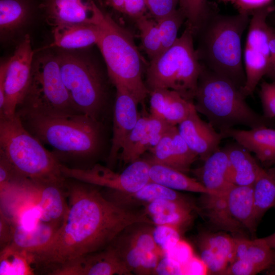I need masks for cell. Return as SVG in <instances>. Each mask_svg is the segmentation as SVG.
I'll return each mask as SVG.
<instances>
[{
    "mask_svg": "<svg viewBox=\"0 0 275 275\" xmlns=\"http://www.w3.org/2000/svg\"><path fill=\"white\" fill-rule=\"evenodd\" d=\"M100 4L102 5V0H98Z\"/></svg>",
    "mask_w": 275,
    "mask_h": 275,
    "instance_id": "9f6ffc18",
    "label": "cell"
},
{
    "mask_svg": "<svg viewBox=\"0 0 275 275\" xmlns=\"http://www.w3.org/2000/svg\"><path fill=\"white\" fill-rule=\"evenodd\" d=\"M226 201L229 215L238 227L255 233L257 224L254 218L253 185L233 184L226 193Z\"/></svg>",
    "mask_w": 275,
    "mask_h": 275,
    "instance_id": "7402d4cb",
    "label": "cell"
},
{
    "mask_svg": "<svg viewBox=\"0 0 275 275\" xmlns=\"http://www.w3.org/2000/svg\"><path fill=\"white\" fill-rule=\"evenodd\" d=\"M148 116L140 115L136 124L122 145L118 158L125 164L130 163L141 158L140 148L146 129Z\"/></svg>",
    "mask_w": 275,
    "mask_h": 275,
    "instance_id": "d6a6232c",
    "label": "cell"
},
{
    "mask_svg": "<svg viewBox=\"0 0 275 275\" xmlns=\"http://www.w3.org/2000/svg\"><path fill=\"white\" fill-rule=\"evenodd\" d=\"M19 106L55 115L80 113L64 84L56 53L46 51L34 58L31 83Z\"/></svg>",
    "mask_w": 275,
    "mask_h": 275,
    "instance_id": "9c48e42d",
    "label": "cell"
},
{
    "mask_svg": "<svg viewBox=\"0 0 275 275\" xmlns=\"http://www.w3.org/2000/svg\"><path fill=\"white\" fill-rule=\"evenodd\" d=\"M147 9L156 21L176 11L180 0H145Z\"/></svg>",
    "mask_w": 275,
    "mask_h": 275,
    "instance_id": "ab89813d",
    "label": "cell"
},
{
    "mask_svg": "<svg viewBox=\"0 0 275 275\" xmlns=\"http://www.w3.org/2000/svg\"><path fill=\"white\" fill-rule=\"evenodd\" d=\"M259 97L263 108V115L272 120L275 118V81H262L260 85Z\"/></svg>",
    "mask_w": 275,
    "mask_h": 275,
    "instance_id": "f35d334b",
    "label": "cell"
},
{
    "mask_svg": "<svg viewBox=\"0 0 275 275\" xmlns=\"http://www.w3.org/2000/svg\"><path fill=\"white\" fill-rule=\"evenodd\" d=\"M64 84L80 113L101 122L106 103V88L99 68L87 56L58 48L56 53Z\"/></svg>",
    "mask_w": 275,
    "mask_h": 275,
    "instance_id": "ba28073f",
    "label": "cell"
},
{
    "mask_svg": "<svg viewBox=\"0 0 275 275\" xmlns=\"http://www.w3.org/2000/svg\"><path fill=\"white\" fill-rule=\"evenodd\" d=\"M0 156L21 177L36 182H66L62 163L24 127L16 114L0 117Z\"/></svg>",
    "mask_w": 275,
    "mask_h": 275,
    "instance_id": "8992f818",
    "label": "cell"
},
{
    "mask_svg": "<svg viewBox=\"0 0 275 275\" xmlns=\"http://www.w3.org/2000/svg\"><path fill=\"white\" fill-rule=\"evenodd\" d=\"M34 54L30 37L25 35L9 59L5 81V105L0 117L15 115L17 107L22 103L31 81Z\"/></svg>",
    "mask_w": 275,
    "mask_h": 275,
    "instance_id": "8fae6325",
    "label": "cell"
},
{
    "mask_svg": "<svg viewBox=\"0 0 275 275\" xmlns=\"http://www.w3.org/2000/svg\"><path fill=\"white\" fill-rule=\"evenodd\" d=\"M51 275H128V269L111 244L102 250L69 260L49 272Z\"/></svg>",
    "mask_w": 275,
    "mask_h": 275,
    "instance_id": "7c38bea8",
    "label": "cell"
},
{
    "mask_svg": "<svg viewBox=\"0 0 275 275\" xmlns=\"http://www.w3.org/2000/svg\"><path fill=\"white\" fill-rule=\"evenodd\" d=\"M150 164V181L175 190L210 194L198 179L191 178L180 171L160 164Z\"/></svg>",
    "mask_w": 275,
    "mask_h": 275,
    "instance_id": "484cf974",
    "label": "cell"
},
{
    "mask_svg": "<svg viewBox=\"0 0 275 275\" xmlns=\"http://www.w3.org/2000/svg\"><path fill=\"white\" fill-rule=\"evenodd\" d=\"M35 8L33 0H0L1 39L13 35L30 20Z\"/></svg>",
    "mask_w": 275,
    "mask_h": 275,
    "instance_id": "d4e9b609",
    "label": "cell"
},
{
    "mask_svg": "<svg viewBox=\"0 0 275 275\" xmlns=\"http://www.w3.org/2000/svg\"><path fill=\"white\" fill-rule=\"evenodd\" d=\"M228 169L227 153L224 148H220L204 160L194 173L210 194L223 195L233 185L228 179Z\"/></svg>",
    "mask_w": 275,
    "mask_h": 275,
    "instance_id": "d6986e66",
    "label": "cell"
},
{
    "mask_svg": "<svg viewBox=\"0 0 275 275\" xmlns=\"http://www.w3.org/2000/svg\"><path fill=\"white\" fill-rule=\"evenodd\" d=\"M270 16L271 20L272 21V22L274 24H275V12H272L270 14Z\"/></svg>",
    "mask_w": 275,
    "mask_h": 275,
    "instance_id": "f5cc1de1",
    "label": "cell"
},
{
    "mask_svg": "<svg viewBox=\"0 0 275 275\" xmlns=\"http://www.w3.org/2000/svg\"><path fill=\"white\" fill-rule=\"evenodd\" d=\"M8 64L9 59L1 62L0 65V113L3 112L5 105V81Z\"/></svg>",
    "mask_w": 275,
    "mask_h": 275,
    "instance_id": "681fc988",
    "label": "cell"
},
{
    "mask_svg": "<svg viewBox=\"0 0 275 275\" xmlns=\"http://www.w3.org/2000/svg\"><path fill=\"white\" fill-rule=\"evenodd\" d=\"M270 274H275V266L269 272Z\"/></svg>",
    "mask_w": 275,
    "mask_h": 275,
    "instance_id": "11a10c76",
    "label": "cell"
},
{
    "mask_svg": "<svg viewBox=\"0 0 275 275\" xmlns=\"http://www.w3.org/2000/svg\"><path fill=\"white\" fill-rule=\"evenodd\" d=\"M171 155V167L184 173L198 158L180 134L177 126L173 128Z\"/></svg>",
    "mask_w": 275,
    "mask_h": 275,
    "instance_id": "1f68e13d",
    "label": "cell"
},
{
    "mask_svg": "<svg viewBox=\"0 0 275 275\" xmlns=\"http://www.w3.org/2000/svg\"><path fill=\"white\" fill-rule=\"evenodd\" d=\"M93 0H42L39 8L52 28L73 23H93Z\"/></svg>",
    "mask_w": 275,
    "mask_h": 275,
    "instance_id": "2e32d148",
    "label": "cell"
},
{
    "mask_svg": "<svg viewBox=\"0 0 275 275\" xmlns=\"http://www.w3.org/2000/svg\"><path fill=\"white\" fill-rule=\"evenodd\" d=\"M270 0H234L233 4L239 13L251 15L255 10L269 4Z\"/></svg>",
    "mask_w": 275,
    "mask_h": 275,
    "instance_id": "bcb514c9",
    "label": "cell"
},
{
    "mask_svg": "<svg viewBox=\"0 0 275 275\" xmlns=\"http://www.w3.org/2000/svg\"><path fill=\"white\" fill-rule=\"evenodd\" d=\"M38 265L31 253L8 245L1 250L0 275L34 274L32 264Z\"/></svg>",
    "mask_w": 275,
    "mask_h": 275,
    "instance_id": "f546056e",
    "label": "cell"
},
{
    "mask_svg": "<svg viewBox=\"0 0 275 275\" xmlns=\"http://www.w3.org/2000/svg\"><path fill=\"white\" fill-rule=\"evenodd\" d=\"M179 10L186 20L194 35L209 13L211 7L208 0H180Z\"/></svg>",
    "mask_w": 275,
    "mask_h": 275,
    "instance_id": "d590c367",
    "label": "cell"
},
{
    "mask_svg": "<svg viewBox=\"0 0 275 275\" xmlns=\"http://www.w3.org/2000/svg\"><path fill=\"white\" fill-rule=\"evenodd\" d=\"M94 23L99 30L96 44L105 62L108 76L115 87L127 90L144 104L149 90L143 80V60L131 34L96 6Z\"/></svg>",
    "mask_w": 275,
    "mask_h": 275,
    "instance_id": "5b68a950",
    "label": "cell"
},
{
    "mask_svg": "<svg viewBox=\"0 0 275 275\" xmlns=\"http://www.w3.org/2000/svg\"><path fill=\"white\" fill-rule=\"evenodd\" d=\"M31 183L33 206L39 221L61 225L68 210L64 191L66 182Z\"/></svg>",
    "mask_w": 275,
    "mask_h": 275,
    "instance_id": "9a60e30c",
    "label": "cell"
},
{
    "mask_svg": "<svg viewBox=\"0 0 275 275\" xmlns=\"http://www.w3.org/2000/svg\"><path fill=\"white\" fill-rule=\"evenodd\" d=\"M16 114L34 136L52 148V153L60 161L89 159L101 149V122L85 114L55 115L24 107H18Z\"/></svg>",
    "mask_w": 275,
    "mask_h": 275,
    "instance_id": "7a4b0ae2",
    "label": "cell"
},
{
    "mask_svg": "<svg viewBox=\"0 0 275 275\" xmlns=\"http://www.w3.org/2000/svg\"><path fill=\"white\" fill-rule=\"evenodd\" d=\"M127 241L143 251L155 252L163 256L162 251L154 241L152 230L139 229L131 233Z\"/></svg>",
    "mask_w": 275,
    "mask_h": 275,
    "instance_id": "74e56055",
    "label": "cell"
},
{
    "mask_svg": "<svg viewBox=\"0 0 275 275\" xmlns=\"http://www.w3.org/2000/svg\"><path fill=\"white\" fill-rule=\"evenodd\" d=\"M143 47L150 60L161 51V45L157 22L145 15L135 19Z\"/></svg>",
    "mask_w": 275,
    "mask_h": 275,
    "instance_id": "836d02e7",
    "label": "cell"
},
{
    "mask_svg": "<svg viewBox=\"0 0 275 275\" xmlns=\"http://www.w3.org/2000/svg\"><path fill=\"white\" fill-rule=\"evenodd\" d=\"M161 119L171 126H177L188 115L194 102L175 91L166 89Z\"/></svg>",
    "mask_w": 275,
    "mask_h": 275,
    "instance_id": "4dcf8cb0",
    "label": "cell"
},
{
    "mask_svg": "<svg viewBox=\"0 0 275 275\" xmlns=\"http://www.w3.org/2000/svg\"><path fill=\"white\" fill-rule=\"evenodd\" d=\"M53 41L49 47L74 50L96 45L99 35L94 23L68 24L52 28Z\"/></svg>",
    "mask_w": 275,
    "mask_h": 275,
    "instance_id": "44dd1931",
    "label": "cell"
},
{
    "mask_svg": "<svg viewBox=\"0 0 275 275\" xmlns=\"http://www.w3.org/2000/svg\"><path fill=\"white\" fill-rule=\"evenodd\" d=\"M250 16L241 13L220 14L211 8L196 32L200 34V46L196 51L201 64L229 79L241 90L246 81L242 37Z\"/></svg>",
    "mask_w": 275,
    "mask_h": 275,
    "instance_id": "3957f363",
    "label": "cell"
},
{
    "mask_svg": "<svg viewBox=\"0 0 275 275\" xmlns=\"http://www.w3.org/2000/svg\"><path fill=\"white\" fill-rule=\"evenodd\" d=\"M220 1H222L224 3H231L233 4L234 0H219Z\"/></svg>",
    "mask_w": 275,
    "mask_h": 275,
    "instance_id": "db71d44e",
    "label": "cell"
},
{
    "mask_svg": "<svg viewBox=\"0 0 275 275\" xmlns=\"http://www.w3.org/2000/svg\"><path fill=\"white\" fill-rule=\"evenodd\" d=\"M262 239L271 248L275 249V232Z\"/></svg>",
    "mask_w": 275,
    "mask_h": 275,
    "instance_id": "816d5d0a",
    "label": "cell"
},
{
    "mask_svg": "<svg viewBox=\"0 0 275 275\" xmlns=\"http://www.w3.org/2000/svg\"><path fill=\"white\" fill-rule=\"evenodd\" d=\"M235 238L223 233L206 234L200 238V258L209 273L222 274L234 257Z\"/></svg>",
    "mask_w": 275,
    "mask_h": 275,
    "instance_id": "e0dca14e",
    "label": "cell"
},
{
    "mask_svg": "<svg viewBox=\"0 0 275 275\" xmlns=\"http://www.w3.org/2000/svg\"><path fill=\"white\" fill-rule=\"evenodd\" d=\"M115 194L117 195L116 197L118 202L116 203L118 204L140 203L145 205L159 199L187 200L176 190L152 181L149 182L135 192L124 193L115 191Z\"/></svg>",
    "mask_w": 275,
    "mask_h": 275,
    "instance_id": "f1b7e54d",
    "label": "cell"
},
{
    "mask_svg": "<svg viewBox=\"0 0 275 275\" xmlns=\"http://www.w3.org/2000/svg\"><path fill=\"white\" fill-rule=\"evenodd\" d=\"M116 99L114 105L113 135L107 160L113 164L118 158L122 145L135 126L140 117L138 105L139 104L126 89L115 87Z\"/></svg>",
    "mask_w": 275,
    "mask_h": 275,
    "instance_id": "5bb4252c",
    "label": "cell"
},
{
    "mask_svg": "<svg viewBox=\"0 0 275 275\" xmlns=\"http://www.w3.org/2000/svg\"><path fill=\"white\" fill-rule=\"evenodd\" d=\"M125 1V0H103L102 3L115 11L121 12Z\"/></svg>",
    "mask_w": 275,
    "mask_h": 275,
    "instance_id": "f907efd6",
    "label": "cell"
},
{
    "mask_svg": "<svg viewBox=\"0 0 275 275\" xmlns=\"http://www.w3.org/2000/svg\"><path fill=\"white\" fill-rule=\"evenodd\" d=\"M150 167L147 159L140 158L129 163L120 173L99 164L88 168H78L68 167L62 163L61 171L66 178L106 187L117 192L132 193L150 181Z\"/></svg>",
    "mask_w": 275,
    "mask_h": 275,
    "instance_id": "30bf717a",
    "label": "cell"
},
{
    "mask_svg": "<svg viewBox=\"0 0 275 275\" xmlns=\"http://www.w3.org/2000/svg\"><path fill=\"white\" fill-rule=\"evenodd\" d=\"M183 274V266L174 259L163 256L160 259L156 268L154 274Z\"/></svg>",
    "mask_w": 275,
    "mask_h": 275,
    "instance_id": "ee69618b",
    "label": "cell"
},
{
    "mask_svg": "<svg viewBox=\"0 0 275 275\" xmlns=\"http://www.w3.org/2000/svg\"><path fill=\"white\" fill-rule=\"evenodd\" d=\"M254 218L256 224L271 208L275 207V166L262 168L253 184Z\"/></svg>",
    "mask_w": 275,
    "mask_h": 275,
    "instance_id": "83f0119b",
    "label": "cell"
},
{
    "mask_svg": "<svg viewBox=\"0 0 275 275\" xmlns=\"http://www.w3.org/2000/svg\"><path fill=\"white\" fill-rule=\"evenodd\" d=\"M229 160L228 179L236 185H253L262 167L251 152L237 142L224 148Z\"/></svg>",
    "mask_w": 275,
    "mask_h": 275,
    "instance_id": "603a6c76",
    "label": "cell"
},
{
    "mask_svg": "<svg viewBox=\"0 0 275 275\" xmlns=\"http://www.w3.org/2000/svg\"><path fill=\"white\" fill-rule=\"evenodd\" d=\"M224 138H232L263 163L275 162V129L262 126L249 130L230 128L222 133Z\"/></svg>",
    "mask_w": 275,
    "mask_h": 275,
    "instance_id": "ac0fdd59",
    "label": "cell"
},
{
    "mask_svg": "<svg viewBox=\"0 0 275 275\" xmlns=\"http://www.w3.org/2000/svg\"><path fill=\"white\" fill-rule=\"evenodd\" d=\"M145 213L156 225L181 227L191 219L193 205L187 200L159 199L146 204Z\"/></svg>",
    "mask_w": 275,
    "mask_h": 275,
    "instance_id": "cb8c5ba5",
    "label": "cell"
},
{
    "mask_svg": "<svg viewBox=\"0 0 275 275\" xmlns=\"http://www.w3.org/2000/svg\"><path fill=\"white\" fill-rule=\"evenodd\" d=\"M183 274H205L209 273L208 268L200 258L194 256L183 266Z\"/></svg>",
    "mask_w": 275,
    "mask_h": 275,
    "instance_id": "7dc6e473",
    "label": "cell"
},
{
    "mask_svg": "<svg viewBox=\"0 0 275 275\" xmlns=\"http://www.w3.org/2000/svg\"><path fill=\"white\" fill-rule=\"evenodd\" d=\"M194 35L187 26L171 47L151 60L147 69L149 92L168 89L194 102L202 67L194 47Z\"/></svg>",
    "mask_w": 275,
    "mask_h": 275,
    "instance_id": "52a82bcc",
    "label": "cell"
},
{
    "mask_svg": "<svg viewBox=\"0 0 275 275\" xmlns=\"http://www.w3.org/2000/svg\"><path fill=\"white\" fill-rule=\"evenodd\" d=\"M270 57L266 76L275 81V29L272 27L269 40Z\"/></svg>",
    "mask_w": 275,
    "mask_h": 275,
    "instance_id": "c3c4849f",
    "label": "cell"
},
{
    "mask_svg": "<svg viewBox=\"0 0 275 275\" xmlns=\"http://www.w3.org/2000/svg\"><path fill=\"white\" fill-rule=\"evenodd\" d=\"M177 126L189 148L203 161L220 149L224 138L211 123L199 117L194 104L187 117Z\"/></svg>",
    "mask_w": 275,
    "mask_h": 275,
    "instance_id": "4fadbf2b",
    "label": "cell"
},
{
    "mask_svg": "<svg viewBox=\"0 0 275 275\" xmlns=\"http://www.w3.org/2000/svg\"><path fill=\"white\" fill-rule=\"evenodd\" d=\"M164 256L174 259L183 266L194 254L191 246L186 241L180 239L176 245Z\"/></svg>",
    "mask_w": 275,
    "mask_h": 275,
    "instance_id": "b9f144b4",
    "label": "cell"
},
{
    "mask_svg": "<svg viewBox=\"0 0 275 275\" xmlns=\"http://www.w3.org/2000/svg\"><path fill=\"white\" fill-rule=\"evenodd\" d=\"M234 257L257 267L260 272L275 264V252L262 239L235 238Z\"/></svg>",
    "mask_w": 275,
    "mask_h": 275,
    "instance_id": "4316f807",
    "label": "cell"
},
{
    "mask_svg": "<svg viewBox=\"0 0 275 275\" xmlns=\"http://www.w3.org/2000/svg\"><path fill=\"white\" fill-rule=\"evenodd\" d=\"M202 65L194 104L218 131L222 133L237 125L250 129L272 125V120L250 107L233 82Z\"/></svg>",
    "mask_w": 275,
    "mask_h": 275,
    "instance_id": "277c9868",
    "label": "cell"
},
{
    "mask_svg": "<svg viewBox=\"0 0 275 275\" xmlns=\"http://www.w3.org/2000/svg\"><path fill=\"white\" fill-rule=\"evenodd\" d=\"M147 9L145 0H125L120 13L135 19L144 15Z\"/></svg>",
    "mask_w": 275,
    "mask_h": 275,
    "instance_id": "f6af8a7d",
    "label": "cell"
},
{
    "mask_svg": "<svg viewBox=\"0 0 275 275\" xmlns=\"http://www.w3.org/2000/svg\"><path fill=\"white\" fill-rule=\"evenodd\" d=\"M61 225L42 221L32 227L15 224L13 240L9 245L33 254H37L50 244Z\"/></svg>",
    "mask_w": 275,
    "mask_h": 275,
    "instance_id": "ffe728a7",
    "label": "cell"
},
{
    "mask_svg": "<svg viewBox=\"0 0 275 275\" xmlns=\"http://www.w3.org/2000/svg\"><path fill=\"white\" fill-rule=\"evenodd\" d=\"M66 182L68 210L54 239L34 255L38 265L53 268L107 248L126 228L154 224L144 212L133 211L105 198L90 184Z\"/></svg>",
    "mask_w": 275,
    "mask_h": 275,
    "instance_id": "6da1fadb",
    "label": "cell"
},
{
    "mask_svg": "<svg viewBox=\"0 0 275 275\" xmlns=\"http://www.w3.org/2000/svg\"><path fill=\"white\" fill-rule=\"evenodd\" d=\"M153 236L163 256L170 252L181 239L180 228L167 225H156L152 230Z\"/></svg>",
    "mask_w": 275,
    "mask_h": 275,
    "instance_id": "8d00e7d4",
    "label": "cell"
},
{
    "mask_svg": "<svg viewBox=\"0 0 275 275\" xmlns=\"http://www.w3.org/2000/svg\"><path fill=\"white\" fill-rule=\"evenodd\" d=\"M259 272L260 271L253 264L245 260L236 259L229 264L222 274L254 275Z\"/></svg>",
    "mask_w": 275,
    "mask_h": 275,
    "instance_id": "60d3db41",
    "label": "cell"
},
{
    "mask_svg": "<svg viewBox=\"0 0 275 275\" xmlns=\"http://www.w3.org/2000/svg\"><path fill=\"white\" fill-rule=\"evenodd\" d=\"M15 224L3 211L0 212L1 250L10 245L13 240Z\"/></svg>",
    "mask_w": 275,
    "mask_h": 275,
    "instance_id": "7bdbcfd3",
    "label": "cell"
},
{
    "mask_svg": "<svg viewBox=\"0 0 275 275\" xmlns=\"http://www.w3.org/2000/svg\"><path fill=\"white\" fill-rule=\"evenodd\" d=\"M184 20V16L178 9L171 14L156 21L160 38L161 52L171 47L177 40L178 33Z\"/></svg>",
    "mask_w": 275,
    "mask_h": 275,
    "instance_id": "e575fe53",
    "label": "cell"
}]
</instances>
